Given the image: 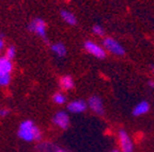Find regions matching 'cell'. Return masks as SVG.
I'll return each instance as SVG.
<instances>
[{
    "instance_id": "6da1fadb",
    "label": "cell",
    "mask_w": 154,
    "mask_h": 152,
    "mask_svg": "<svg viewBox=\"0 0 154 152\" xmlns=\"http://www.w3.org/2000/svg\"><path fill=\"white\" fill-rule=\"evenodd\" d=\"M17 135L25 142H35V140H40L42 137L40 129L31 120H25L19 124Z\"/></svg>"
},
{
    "instance_id": "7a4b0ae2",
    "label": "cell",
    "mask_w": 154,
    "mask_h": 152,
    "mask_svg": "<svg viewBox=\"0 0 154 152\" xmlns=\"http://www.w3.org/2000/svg\"><path fill=\"white\" fill-rule=\"evenodd\" d=\"M13 70L12 61L5 57H0V86H8L11 82V72Z\"/></svg>"
},
{
    "instance_id": "3957f363",
    "label": "cell",
    "mask_w": 154,
    "mask_h": 152,
    "mask_svg": "<svg viewBox=\"0 0 154 152\" xmlns=\"http://www.w3.org/2000/svg\"><path fill=\"white\" fill-rule=\"evenodd\" d=\"M103 47L106 51L117 57H122L125 54V49L118 40L112 37H105L103 39Z\"/></svg>"
},
{
    "instance_id": "277c9868",
    "label": "cell",
    "mask_w": 154,
    "mask_h": 152,
    "mask_svg": "<svg viewBox=\"0 0 154 152\" xmlns=\"http://www.w3.org/2000/svg\"><path fill=\"white\" fill-rule=\"evenodd\" d=\"M84 48L87 52L95 57L96 59H105L106 57V50L104 49V47H101L92 40H86L84 43Z\"/></svg>"
},
{
    "instance_id": "5b68a950",
    "label": "cell",
    "mask_w": 154,
    "mask_h": 152,
    "mask_svg": "<svg viewBox=\"0 0 154 152\" xmlns=\"http://www.w3.org/2000/svg\"><path fill=\"white\" fill-rule=\"evenodd\" d=\"M28 28L32 33H35L36 35H38L40 37L47 40V38H46V29L47 28H46V24L43 19L34 18L33 20L30 22Z\"/></svg>"
},
{
    "instance_id": "8992f818",
    "label": "cell",
    "mask_w": 154,
    "mask_h": 152,
    "mask_svg": "<svg viewBox=\"0 0 154 152\" xmlns=\"http://www.w3.org/2000/svg\"><path fill=\"white\" fill-rule=\"evenodd\" d=\"M119 143H120L121 152H134L133 142L126 131H119Z\"/></svg>"
},
{
    "instance_id": "52a82bcc",
    "label": "cell",
    "mask_w": 154,
    "mask_h": 152,
    "mask_svg": "<svg viewBox=\"0 0 154 152\" xmlns=\"http://www.w3.org/2000/svg\"><path fill=\"white\" fill-rule=\"evenodd\" d=\"M53 122L60 129L66 130L70 127V117H69L66 112L60 111V112H58L55 114V116L53 118Z\"/></svg>"
},
{
    "instance_id": "ba28073f",
    "label": "cell",
    "mask_w": 154,
    "mask_h": 152,
    "mask_svg": "<svg viewBox=\"0 0 154 152\" xmlns=\"http://www.w3.org/2000/svg\"><path fill=\"white\" fill-rule=\"evenodd\" d=\"M88 107H90L91 111H93L95 114L103 115L104 114V103L103 100L99 96H91L88 100Z\"/></svg>"
},
{
    "instance_id": "9c48e42d",
    "label": "cell",
    "mask_w": 154,
    "mask_h": 152,
    "mask_svg": "<svg viewBox=\"0 0 154 152\" xmlns=\"http://www.w3.org/2000/svg\"><path fill=\"white\" fill-rule=\"evenodd\" d=\"M88 107V103L84 100H74L67 104V111L73 114H79L85 112Z\"/></svg>"
},
{
    "instance_id": "30bf717a",
    "label": "cell",
    "mask_w": 154,
    "mask_h": 152,
    "mask_svg": "<svg viewBox=\"0 0 154 152\" xmlns=\"http://www.w3.org/2000/svg\"><path fill=\"white\" fill-rule=\"evenodd\" d=\"M150 111V103L146 100H142L139 103L135 105L134 109H133V115L135 117H139L142 116V115L147 114Z\"/></svg>"
},
{
    "instance_id": "8fae6325",
    "label": "cell",
    "mask_w": 154,
    "mask_h": 152,
    "mask_svg": "<svg viewBox=\"0 0 154 152\" xmlns=\"http://www.w3.org/2000/svg\"><path fill=\"white\" fill-rule=\"evenodd\" d=\"M60 15H61V17H62L63 20H64L67 25H70V26H75V25L77 24L76 16H75L72 12H70V11H65V10H63V11L60 12Z\"/></svg>"
},
{
    "instance_id": "7c38bea8",
    "label": "cell",
    "mask_w": 154,
    "mask_h": 152,
    "mask_svg": "<svg viewBox=\"0 0 154 152\" xmlns=\"http://www.w3.org/2000/svg\"><path fill=\"white\" fill-rule=\"evenodd\" d=\"M59 83H60V86L65 90H71L73 87H74L75 83L74 80L71 76H63L60 78L59 80Z\"/></svg>"
},
{
    "instance_id": "4fadbf2b",
    "label": "cell",
    "mask_w": 154,
    "mask_h": 152,
    "mask_svg": "<svg viewBox=\"0 0 154 152\" xmlns=\"http://www.w3.org/2000/svg\"><path fill=\"white\" fill-rule=\"evenodd\" d=\"M51 51L58 57H64L66 55V47L62 43H56L51 45Z\"/></svg>"
},
{
    "instance_id": "5bb4252c",
    "label": "cell",
    "mask_w": 154,
    "mask_h": 152,
    "mask_svg": "<svg viewBox=\"0 0 154 152\" xmlns=\"http://www.w3.org/2000/svg\"><path fill=\"white\" fill-rule=\"evenodd\" d=\"M57 148V146L54 145L53 143H49V142H44V143L38 144L36 146L38 152H55Z\"/></svg>"
},
{
    "instance_id": "9a60e30c",
    "label": "cell",
    "mask_w": 154,
    "mask_h": 152,
    "mask_svg": "<svg viewBox=\"0 0 154 152\" xmlns=\"http://www.w3.org/2000/svg\"><path fill=\"white\" fill-rule=\"evenodd\" d=\"M53 100L56 104L61 105V104H64L65 103V101H66V97H65L62 93H56L53 97Z\"/></svg>"
},
{
    "instance_id": "2e32d148",
    "label": "cell",
    "mask_w": 154,
    "mask_h": 152,
    "mask_svg": "<svg viewBox=\"0 0 154 152\" xmlns=\"http://www.w3.org/2000/svg\"><path fill=\"white\" fill-rule=\"evenodd\" d=\"M15 55H16V48H15L14 46H10V47H8V49L5 50V57L12 61V59H14Z\"/></svg>"
},
{
    "instance_id": "e0dca14e",
    "label": "cell",
    "mask_w": 154,
    "mask_h": 152,
    "mask_svg": "<svg viewBox=\"0 0 154 152\" xmlns=\"http://www.w3.org/2000/svg\"><path fill=\"white\" fill-rule=\"evenodd\" d=\"M92 32L97 36H103L104 34H105V30H104L103 27L100 26V25H95V26L92 27Z\"/></svg>"
},
{
    "instance_id": "ac0fdd59",
    "label": "cell",
    "mask_w": 154,
    "mask_h": 152,
    "mask_svg": "<svg viewBox=\"0 0 154 152\" xmlns=\"http://www.w3.org/2000/svg\"><path fill=\"white\" fill-rule=\"evenodd\" d=\"M8 115H9V111L8 110H0V116L5 117Z\"/></svg>"
},
{
    "instance_id": "d6986e66",
    "label": "cell",
    "mask_w": 154,
    "mask_h": 152,
    "mask_svg": "<svg viewBox=\"0 0 154 152\" xmlns=\"http://www.w3.org/2000/svg\"><path fill=\"white\" fill-rule=\"evenodd\" d=\"M3 47H5V42L2 39V35L0 34V50H2Z\"/></svg>"
},
{
    "instance_id": "ffe728a7",
    "label": "cell",
    "mask_w": 154,
    "mask_h": 152,
    "mask_svg": "<svg viewBox=\"0 0 154 152\" xmlns=\"http://www.w3.org/2000/svg\"><path fill=\"white\" fill-rule=\"evenodd\" d=\"M148 86L152 89H154V80H149L148 81Z\"/></svg>"
},
{
    "instance_id": "44dd1931",
    "label": "cell",
    "mask_w": 154,
    "mask_h": 152,
    "mask_svg": "<svg viewBox=\"0 0 154 152\" xmlns=\"http://www.w3.org/2000/svg\"><path fill=\"white\" fill-rule=\"evenodd\" d=\"M55 152H71V151H69V150H65V149H62V148H59V147H58L57 150H56Z\"/></svg>"
},
{
    "instance_id": "7402d4cb",
    "label": "cell",
    "mask_w": 154,
    "mask_h": 152,
    "mask_svg": "<svg viewBox=\"0 0 154 152\" xmlns=\"http://www.w3.org/2000/svg\"><path fill=\"white\" fill-rule=\"evenodd\" d=\"M111 152H121V150H119V149H113Z\"/></svg>"
},
{
    "instance_id": "603a6c76",
    "label": "cell",
    "mask_w": 154,
    "mask_h": 152,
    "mask_svg": "<svg viewBox=\"0 0 154 152\" xmlns=\"http://www.w3.org/2000/svg\"><path fill=\"white\" fill-rule=\"evenodd\" d=\"M151 70H152V72H153V75H154V65H152V66H151Z\"/></svg>"
}]
</instances>
